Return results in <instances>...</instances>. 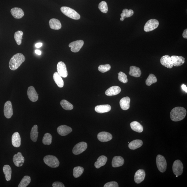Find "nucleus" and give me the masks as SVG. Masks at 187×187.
<instances>
[{
    "label": "nucleus",
    "instance_id": "nucleus-25",
    "mask_svg": "<svg viewBox=\"0 0 187 187\" xmlns=\"http://www.w3.org/2000/svg\"><path fill=\"white\" fill-rule=\"evenodd\" d=\"M108 161V158L106 156H101L98 158L97 161H96L94 165L96 168H99L102 166L106 165L107 161Z\"/></svg>",
    "mask_w": 187,
    "mask_h": 187
},
{
    "label": "nucleus",
    "instance_id": "nucleus-38",
    "mask_svg": "<svg viewBox=\"0 0 187 187\" xmlns=\"http://www.w3.org/2000/svg\"><path fill=\"white\" fill-rule=\"evenodd\" d=\"M23 34V32L21 31H17L14 34V38L16 43L18 45L21 44Z\"/></svg>",
    "mask_w": 187,
    "mask_h": 187
},
{
    "label": "nucleus",
    "instance_id": "nucleus-39",
    "mask_svg": "<svg viewBox=\"0 0 187 187\" xmlns=\"http://www.w3.org/2000/svg\"><path fill=\"white\" fill-rule=\"evenodd\" d=\"M98 8L102 13H106L108 11L107 4L106 1H102L98 5Z\"/></svg>",
    "mask_w": 187,
    "mask_h": 187
},
{
    "label": "nucleus",
    "instance_id": "nucleus-31",
    "mask_svg": "<svg viewBox=\"0 0 187 187\" xmlns=\"http://www.w3.org/2000/svg\"><path fill=\"white\" fill-rule=\"evenodd\" d=\"M3 171L5 175L6 180L7 181L11 180L12 176V169L9 165H5L3 168Z\"/></svg>",
    "mask_w": 187,
    "mask_h": 187
},
{
    "label": "nucleus",
    "instance_id": "nucleus-3",
    "mask_svg": "<svg viewBox=\"0 0 187 187\" xmlns=\"http://www.w3.org/2000/svg\"><path fill=\"white\" fill-rule=\"evenodd\" d=\"M25 60L24 55L18 53L12 57L9 63V67L12 71H15L19 68Z\"/></svg>",
    "mask_w": 187,
    "mask_h": 187
},
{
    "label": "nucleus",
    "instance_id": "nucleus-30",
    "mask_svg": "<svg viewBox=\"0 0 187 187\" xmlns=\"http://www.w3.org/2000/svg\"><path fill=\"white\" fill-rule=\"evenodd\" d=\"M53 79L55 83L60 88H62L64 86V82L61 77L57 72H55L53 75Z\"/></svg>",
    "mask_w": 187,
    "mask_h": 187
},
{
    "label": "nucleus",
    "instance_id": "nucleus-12",
    "mask_svg": "<svg viewBox=\"0 0 187 187\" xmlns=\"http://www.w3.org/2000/svg\"><path fill=\"white\" fill-rule=\"evenodd\" d=\"M4 114L6 118L9 119L13 115V109L11 101H8L5 103L4 106Z\"/></svg>",
    "mask_w": 187,
    "mask_h": 187
},
{
    "label": "nucleus",
    "instance_id": "nucleus-44",
    "mask_svg": "<svg viewBox=\"0 0 187 187\" xmlns=\"http://www.w3.org/2000/svg\"><path fill=\"white\" fill-rule=\"evenodd\" d=\"M183 37L185 39H187V29H185L182 34Z\"/></svg>",
    "mask_w": 187,
    "mask_h": 187
},
{
    "label": "nucleus",
    "instance_id": "nucleus-41",
    "mask_svg": "<svg viewBox=\"0 0 187 187\" xmlns=\"http://www.w3.org/2000/svg\"><path fill=\"white\" fill-rule=\"evenodd\" d=\"M111 68V65L109 64L100 65L98 67V71L102 73H106L110 71Z\"/></svg>",
    "mask_w": 187,
    "mask_h": 187
},
{
    "label": "nucleus",
    "instance_id": "nucleus-11",
    "mask_svg": "<svg viewBox=\"0 0 187 187\" xmlns=\"http://www.w3.org/2000/svg\"><path fill=\"white\" fill-rule=\"evenodd\" d=\"M57 73L61 77H67L68 76V72L66 65L62 61L59 62L57 65Z\"/></svg>",
    "mask_w": 187,
    "mask_h": 187
},
{
    "label": "nucleus",
    "instance_id": "nucleus-6",
    "mask_svg": "<svg viewBox=\"0 0 187 187\" xmlns=\"http://www.w3.org/2000/svg\"><path fill=\"white\" fill-rule=\"evenodd\" d=\"M156 162L159 171L162 172H165L167 168V162L165 157L161 155H158L156 159Z\"/></svg>",
    "mask_w": 187,
    "mask_h": 187
},
{
    "label": "nucleus",
    "instance_id": "nucleus-23",
    "mask_svg": "<svg viewBox=\"0 0 187 187\" xmlns=\"http://www.w3.org/2000/svg\"><path fill=\"white\" fill-rule=\"evenodd\" d=\"M124 161L122 157L115 156L113 158L112 161V166L114 167H118L122 166L124 164Z\"/></svg>",
    "mask_w": 187,
    "mask_h": 187
},
{
    "label": "nucleus",
    "instance_id": "nucleus-27",
    "mask_svg": "<svg viewBox=\"0 0 187 187\" xmlns=\"http://www.w3.org/2000/svg\"><path fill=\"white\" fill-rule=\"evenodd\" d=\"M143 145V142L140 140H135L129 143L128 146L131 150H135L140 147Z\"/></svg>",
    "mask_w": 187,
    "mask_h": 187
},
{
    "label": "nucleus",
    "instance_id": "nucleus-34",
    "mask_svg": "<svg viewBox=\"0 0 187 187\" xmlns=\"http://www.w3.org/2000/svg\"><path fill=\"white\" fill-rule=\"evenodd\" d=\"M60 105L64 109L66 110H71L73 109V106L67 100H63L60 102Z\"/></svg>",
    "mask_w": 187,
    "mask_h": 187
},
{
    "label": "nucleus",
    "instance_id": "nucleus-26",
    "mask_svg": "<svg viewBox=\"0 0 187 187\" xmlns=\"http://www.w3.org/2000/svg\"><path fill=\"white\" fill-rule=\"evenodd\" d=\"M129 74L133 77H139L141 75V71L138 67L135 66H131L130 68Z\"/></svg>",
    "mask_w": 187,
    "mask_h": 187
},
{
    "label": "nucleus",
    "instance_id": "nucleus-33",
    "mask_svg": "<svg viewBox=\"0 0 187 187\" xmlns=\"http://www.w3.org/2000/svg\"><path fill=\"white\" fill-rule=\"evenodd\" d=\"M31 178L29 176H25L22 179L18 186V187H26L30 183Z\"/></svg>",
    "mask_w": 187,
    "mask_h": 187
},
{
    "label": "nucleus",
    "instance_id": "nucleus-4",
    "mask_svg": "<svg viewBox=\"0 0 187 187\" xmlns=\"http://www.w3.org/2000/svg\"><path fill=\"white\" fill-rule=\"evenodd\" d=\"M62 12L68 17L74 20H78L81 18L79 14L76 12L75 10L71 8L63 7L61 8Z\"/></svg>",
    "mask_w": 187,
    "mask_h": 187
},
{
    "label": "nucleus",
    "instance_id": "nucleus-36",
    "mask_svg": "<svg viewBox=\"0 0 187 187\" xmlns=\"http://www.w3.org/2000/svg\"><path fill=\"white\" fill-rule=\"evenodd\" d=\"M84 171V168L81 166L75 167L73 169V176L75 178H78L81 176Z\"/></svg>",
    "mask_w": 187,
    "mask_h": 187
},
{
    "label": "nucleus",
    "instance_id": "nucleus-15",
    "mask_svg": "<svg viewBox=\"0 0 187 187\" xmlns=\"http://www.w3.org/2000/svg\"><path fill=\"white\" fill-rule=\"evenodd\" d=\"M57 131L59 135L64 136L71 133L72 131V129L70 127L63 125L59 127Z\"/></svg>",
    "mask_w": 187,
    "mask_h": 187
},
{
    "label": "nucleus",
    "instance_id": "nucleus-47",
    "mask_svg": "<svg viewBox=\"0 0 187 187\" xmlns=\"http://www.w3.org/2000/svg\"><path fill=\"white\" fill-rule=\"evenodd\" d=\"M35 52L36 54L39 55H40L41 54V51L39 50H36L35 51Z\"/></svg>",
    "mask_w": 187,
    "mask_h": 187
},
{
    "label": "nucleus",
    "instance_id": "nucleus-24",
    "mask_svg": "<svg viewBox=\"0 0 187 187\" xmlns=\"http://www.w3.org/2000/svg\"><path fill=\"white\" fill-rule=\"evenodd\" d=\"M49 25L52 29L58 30L61 28V24L60 21L55 18H52L49 22Z\"/></svg>",
    "mask_w": 187,
    "mask_h": 187
},
{
    "label": "nucleus",
    "instance_id": "nucleus-10",
    "mask_svg": "<svg viewBox=\"0 0 187 187\" xmlns=\"http://www.w3.org/2000/svg\"><path fill=\"white\" fill-rule=\"evenodd\" d=\"M84 44V42L83 40H79L71 43L69 47L71 48L72 52H77L81 50Z\"/></svg>",
    "mask_w": 187,
    "mask_h": 187
},
{
    "label": "nucleus",
    "instance_id": "nucleus-14",
    "mask_svg": "<svg viewBox=\"0 0 187 187\" xmlns=\"http://www.w3.org/2000/svg\"><path fill=\"white\" fill-rule=\"evenodd\" d=\"M24 158L20 152L15 154L13 157V161L15 165L17 167H21L24 162Z\"/></svg>",
    "mask_w": 187,
    "mask_h": 187
},
{
    "label": "nucleus",
    "instance_id": "nucleus-21",
    "mask_svg": "<svg viewBox=\"0 0 187 187\" xmlns=\"http://www.w3.org/2000/svg\"><path fill=\"white\" fill-rule=\"evenodd\" d=\"M111 109V107L109 105H102L96 106L95 110L96 112L99 114H103V113L109 112Z\"/></svg>",
    "mask_w": 187,
    "mask_h": 187
},
{
    "label": "nucleus",
    "instance_id": "nucleus-7",
    "mask_svg": "<svg viewBox=\"0 0 187 187\" xmlns=\"http://www.w3.org/2000/svg\"><path fill=\"white\" fill-rule=\"evenodd\" d=\"M159 22L157 20L152 19L148 21L146 23L144 30L146 32L151 31L158 28Z\"/></svg>",
    "mask_w": 187,
    "mask_h": 187
},
{
    "label": "nucleus",
    "instance_id": "nucleus-1",
    "mask_svg": "<svg viewBox=\"0 0 187 187\" xmlns=\"http://www.w3.org/2000/svg\"><path fill=\"white\" fill-rule=\"evenodd\" d=\"M160 61L163 66L168 68H172L173 66H180L183 64L185 58L182 56L172 55L170 57L168 55H165L161 57Z\"/></svg>",
    "mask_w": 187,
    "mask_h": 187
},
{
    "label": "nucleus",
    "instance_id": "nucleus-22",
    "mask_svg": "<svg viewBox=\"0 0 187 187\" xmlns=\"http://www.w3.org/2000/svg\"><path fill=\"white\" fill-rule=\"evenodd\" d=\"M130 99L128 97L123 98L121 99L120 102L121 108L123 110L129 109L130 106Z\"/></svg>",
    "mask_w": 187,
    "mask_h": 187
},
{
    "label": "nucleus",
    "instance_id": "nucleus-18",
    "mask_svg": "<svg viewBox=\"0 0 187 187\" xmlns=\"http://www.w3.org/2000/svg\"><path fill=\"white\" fill-rule=\"evenodd\" d=\"M121 91V88L118 86H113L109 88L106 92V94L111 96L118 95Z\"/></svg>",
    "mask_w": 187,
    "mask_h": 187
},
{
    "label": "nucleus",
    "instance_id": "nucleus-28",
    "mask_svg": "<svg viewBox=\"0 0 187 187\" xmlns=\"http://www.w3.org/2000/svg\"><path fill=\"white\" fill-rule=\"evenodd\" d=\"M131 129L135 132L141 133L143 131V127L142 125L137 121H133L130 124Z\"/></svg>",
    "mask_w": 187,
    "mask_h": 187
},
{
    "label": "nucleus",
    "instance_id": "nucleus-29",
    "mask_svg": "<svg viewBox=\"0 0 187 187\" xmlns=\"http://www.w3.org/2000/svg\"><path fill=\"white\" fill-rule=\"evenodd\" d=\"M38 136V127L37 125H35L33 127L30 133V137L31 140L36 142L37 140Z\"/></svg>",
    "mask_w": 187,
    "mask_h": 187
},
{
    "label": "nucleus",
    "instance_id": "nucleus-42",
    "mask_svg": "<svg viewBox=\"0 0 187 187\" xmlns=\"http://www.w3.org/2000/svg\"><path fill=\"white\" fill-rule=\"evenodd\" d=\"M104 187H118L119 185L116 182L112 181L108 182L105 184Z\"/></svg>",
    "mask_w": 187,
    "mask_h": 187
},
{
    "label": "nucleus",
    "instance_id": "nucleus-48",
    "mask_svg": "<svg viewBox=\"0 0 187 187\" xmlns=\"http://www.w3.org/2000/svg\"><path fill=\"white\" fill-rule=\"evenodd\" d=\"M176 177H178V175H176Z\"/></svg>",
    "mask_w": 187,
    "mask_h": 187
},
{
    "label": "nucleus",
    "instance_id": "nucleus-46",
    "mask_svg": "<svg viewBox=\"0 0 187 187\" xmlns=\"http://www.w3.org/2000/svg\"><path fill=\"white\" fill-rule=\"evenodd\" d=\"M42 44L41 43H37L35 45V46L37 48H40L42 46Z\"/></svg>",
    "mask_w": 187,
    "mask_h": 187
},
{
    "label": "nucleus",
    "instance_id": "nucleus-5",
    "mask_svg": "<svg viewBox=\"0 0 187 187\" xmlns=\"http://www.w3.org/2000/svg\"><path fill=\"white\" fill-rule=\"evenodd\" d=\"M44 161L47 165L51 168H57L59 165L60 163L58 159L54 156H46L44 158Z\"/></svg>",
    "mask_w": 187,
    "mask_h": 187
},
{
    "label": "nucleus",
    "instance_id": "nucleus-19",
    "mask_svg": "<svg viewBox=\"0 0 187 187\" xmlns=\"http://www.w3.org/2000/svg\"><path fill=\"white\" fill-rule=\"evenodd\" d=\"M12 144L14 147H19L21 145V138L19 133L15 132L14 133L12 138Z\"/></svg>",
    "mask_w": 187,
    "mask_h": 187
},
{
    "label": "nucleus",
    "instance_id": "nucleus-17",
    "mask_svg": "<svg viewBox=\"0 0 187 187\" xmlns=\"http://www.w3.org/2000/svg\"><path fill=\"white\" fill-rule=\"evenodd\" d=\"M112 135L110 133L106 132H102L98 135V138L100 141L102 142H106L112 139Z\"/></svg>",
    "mask_w": 187,
    "mask_h": 187
},
{
    "label": "nucleus",
    "instance_id": "nucleus-43",
    "mask_svg": "<svg viewBox=\"0 0 187 187\" xmlns=\"http://www.w3.org/2000/svg\"><path fill=\"white\" fill-rule=\"evenodd\" d=\"M53 187H65L64 185L62 183L59 182H55L53 183L52 185Z\"/></svg>",
    "mask_w": 187,
    "mask_h": 187
},
{
    "label": "nucleus",
    "instance_id": "nucleus-2",
    "mask_svg": "<svg viewBox=\"0 0 187 187\" xmlns=\"http://www.w3.org/2000/svg\"><path fill=\"white\" fill-rule=\"evenodd\" d=\"M186 111L182 107H177L172 109L170 113L171 120L175 122L182 120L186 117Z\"/></svg>",
    "mask_w": 187,
    "mask_h": 187
},
{
    "label": "nucleus",
    "instance_id": "nucleus-13",
    "mask_svg": "<svg viewBox=\"0 0 187 187\" xmlns=\"http://www.w3.org/2000/svg\"><path fill=\"white\" fill-rule=\"evenodd\" d=\"M27 94L29 99L31 101L35 102L38 100V94L33 86H31L28 88Z\"/></svg>",
    "mask_w": 187,
    "mask_h": 187
},
{
    "label": "nucleus",
    "instance_id": "nucleus-9",
    "mask_svg": "<svg viewBox=\"0 0 187 187\" xmlns=\"http://www.w3.org/2000/svg\"><path fill=\"white\" fill-rule=\"evenodd\" d=\"M87 143L85 142H81L76 145L73 149V153L75 155H78L83 153L87 149Z\"/></svg>",
    "mask_w": 187,
    "mask_h": 187
},
{
    "label": "nucleus",
    "instance_id": "nucleus-40",
    "mask_svg": "<svg viewBox=\"0 0 187 187\" xmlns=\"http://www.w3.org/2000/svg\"><path fill=\"white\" fill-rule=\"evenodd\" d=\"M118 79L119 81L123 83H126L128 81L127 76L126 74L120 71L118 73Z\"/></svg>",
    "mask_w": 187,
    "mask_h": 187
},
{
    "label": "nucleus",
    "instance_id": "nucleus-35",
    "mask_svg": "<svg viewBox=\"0 0 187 187\" xmlns=\"http://www.w3.org/2000/svg\"><path fill=\"white\" fill-rule=\"evenodd\" d=\"M52 136L49 133H46L43 137L42 143L44 145H49L52 143Z\"/></svg>",
    "mask_w": 187,
    "mask_h": 187
},
{
    "label": "nucleus",
    "instance_id": "nucleus-8",
    "mask_svg": "<svg viewBox=\"0 0 187 187\" xmlns=\"http://www.w3.org/2000/svg\"><path fill=\"white\" fill-rule=\"evenodd\" d=\"M183 165L179 160H177L175 161L172 165V171L173 173L176 175H181L183 172Z\"/></svg>",
    "mask_w": 187,
    "mask_h": 187
},
{
    "label": "nucleus",
    "instance_id": "nucleus-16",
    "mask_svg": "<svg viewBox=\"0 0 187 187\" xmlns=\"http://www.w3.org/2000/svg\"><path fill=\"white\" fill-rule=\"evenodd\" d=\"M146 176L145 172L143 170H139L135 174L134 180L137 184H139L144 180Z\"/></svg>",
    "mask_w": 187,
    "mask_h": 187
},
{
    "label": "nucleus",
    "instance_id": "nucleus-32",
    "mask_svg": "<svg viewBox=\"0 0 187 187\" xmlns=\"http://www.w3.org/2000/svg\"><path fill=\"white\" fill-rule=\"evenodd\" d=\"M134 14V12L132 9L128 10L124 9L123 10L122 13L121 14L120 20L123 21L126 17H130Z\"/></svg>",
    "mask_w": 187,
    "mask_h": 187
},
{
    "label": "nucleus",
    "instance_id": "nucleus-37",
    "mask_svg": "<svg viewBox=\"0 0 187 187\" xmlns=\"http://www.w3.org/2000/svg\"><path fill=\"white\" fill-rule=\"evenodd\" d=\"M157 81V78L155 75L153 74H150L146 80V83L147 86H150L152 84L155 83Z\"/></svg>",
    "mask_w": 187,
    "mask_h": 187
},
{
    "label": "nucleus",
    "instance_id": "nucleus-20",
    "mask_svg": "<svg viewBox=\"0 0 187 187\" xmlns=\"http://www.w3.org/2000/svg\"><path fill=\"white\" fill-rule=\"evenodd\" d=\"M12 15L16 19H20L24 15V12L23 10L18 7L14 8L11 10Z\"/></svg>",
    "mask_w": 187,
    "mask_h": 187
},
{
    "label": "nucleus",
    "instance_id": "nucleus-45",
    "mask_svg": "<svg viewBox=\"0 0 187 187\" xmlns=\"http://www.w3.org/2000/svg\"><path fill=\"white\" fill-rule=\"evenodd\" d=\"M181 87L182 89L183 90H184L186 92H187V86L184 85V84H183V85L181 86Z\"/></svg>",
    "mask_w": 187,
    "mask_h": 187
}]
</instances>
